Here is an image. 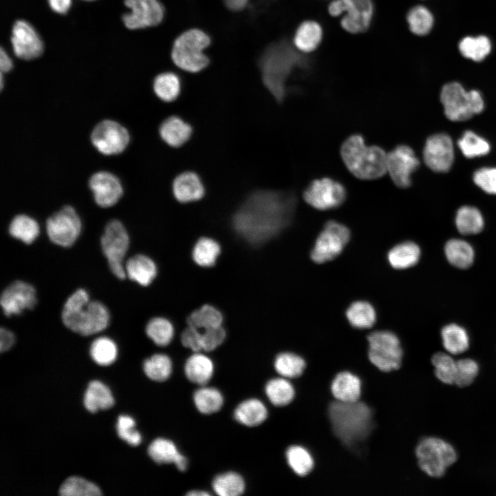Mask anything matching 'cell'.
<instances>
[{"instance_id":"1","label":"cell","mask_w":496,"mask_h":496,"mask_svg":"<svg viewBox=\"0 0 496 496\" xmlns=\"http://www.w3.org/2000/svg\"><path fill=\"white\" fill-rule=\"evenodd\" d=\"M296 203V197L291 192L254 191L234 214L233 227L247 242L259 245L289 224Z\"/></svg>"},{"instance_id":"2","label":"cell","mask_w":496,"mask_h":496,"mask_svg":"<svg viewBox=\"0 0 496 496\" xmlns=\"http://www.w3.org/2000/svg\"><path fill=\"white\" fill-rule=\"evenodd\" d=\"M328 417L333 434L347 446H355L365 440L373 428V412L360 400L331 402Z\"/></svg>"},{"instance_id":"3","label":"cell","mask_w":496,"mask_h":496,"mask_svg":"<svg viewBox=\"0 0 496 496\" xmlns=\"http://www.w3.org/2000/svg\"><path fill=\"white\" fill-rule=\"evenodd\" d=\"M63 324L82 335H91L105 329L110 320L106 306L91 301L84 289H78L66 300L61 313Z\"/></svg>"},{"instance_id":"4","label":"cell","mask_w":496,"mask_h":496,"mask_svg":"<svg viewBox=\"0 0 496 496\" xmlns=\"http://www.w3.org/2000/svg\"><path fill=\"white\" fill-rule=\"evenodd\" d=\"M340 155L347 169L359 179H378L386 173L387 153L378 145H367L359 134L344 140Z\"/></svg>"},{"instance_id":"5","label":"cell","mask_w":496,"mask_h":496,"mask_svg":"<svg viewBox=\"0 0 496 496\" xmlns=\"http://www.w3.org/2000/svg\"><path fill=\"white\" fill-rule=\"evenodd\" d=\"M299 61L296 53L285 43L269 46L262 54L260 61L262 82L277 102L285 99L287 80Z\"/></svg>"},{"instance_id":"6","label":"cell","mask_w":496,"mask_h":496,"mask_svg":"<svg viewBox=\"0 0 496 496\" xmlns=\"http://www.w3.org/2000/svg\"><path fill=\"white\" fill-rule=\"evenodd\" d=\"M210 43L209 36L204 31L197 28L186 30L174 41L172 59L184 71L200 72L209 63L208 56L203 52Z\"/></svg>"},{"instance_id":"7","label":"cell","mask_w":496,"mask_h":496,"mask_svg":"<svg viewBox=\"0 0 496 496\" xmlns=\"http://www.w3.org/2000/svg\"><path fill=\"white\" fill-rule=\"evenodd\" d=\"M440 101L446 117L452 121L468 120L481 113L484 108V102L479 91H466L457 82H450L442 87Z\"/></svg>"},{"instance_id":"8","label":"cell","mask_w":496,"mask_h":496,"mask_svg":"<svg viewBox=\"0 0 496 496\" xmlns=\"http://www.w3.org/2000/svg\"><path fill=\"white\" fill-rule=\"evenodd\" d=\"M415 456L420 468L427 475L436 478L442 477L457 458L455 448L436 437L421 440L415 448Z\"/></svg>"},{"instance_id":"9","label":"cell","mask_w":496,"mask_h":496,"mask_svg":"<svg viewBox=\"0 0 496 496\" xmlns=\"http://www.w3.org/2000/svg\"><path fill=\"white\" fill-rule=\"evenodd\" d=\"M368 358L380 371L389 373L400 369L403 350L397 336L389 331H377L367 337Z\"/></svg>"},{"instance_id":"10","label":"cell","mask_w":496,"mask_h":496,"mask_svg":"<svg viewBox=\"0 0 496 496\" xmlns=\"http://www.w3.org/2000/svg\"><path fill=\"white\" fill-rule=\"evenodd\" d=\"M129 245V235L121 222L115 219L109 221L101 236V245L111 271L121 280L126 278L124 259Z\"/></svg>"},{"instance_id":"11","label":"cell","mask_w":496,"mask_h":496,"mask_svg":"<svg viewBox=\"0 0 496 496\" xmlns=\"http://www.w3.org/2000/svg\"><path fill=\"white\" fill-rule=\"evenodd\" d=\"M332 17L344 13L342 28L351 34L363 33L370 27L374 12L372 0H333L328 6Z\"/></svg>"},{"instance_id":"12","label":"cell","mask_w":496,"mask_h":496,"mask_svg":"<svg viewBox=\"0 0 496 496\" xmlns=\"http://www.w3.org/2000/svg\"><path fill=\"white\" fill-rule=\"evenodd\" d=\"M350 231L344 225L329 220L316 240L311 258L316 263H324L337 257L349 242Z\"/></svg>"},{"instance_id":"13","label":"cell","mask_w":496,"mask_h":496,"mask_svg":"<svg viewBox=\"0 0 496 496\" xmlns=\"http://www.w3.org/2000/svg\"><path fill=\"white\" fill-rule=\"evenodd\" d=\"M342 183L329 177L312 180L303 192L304 201L318 210H329L341 205L347 198Z\"/></svg>"},{"instance_id":"14","label":"cell","mask_w":496,"mask_h":496,"mask_svg":"<svg viewBox=\"0 0 496 496\" xmlns=\"http://www.w3.org/2000/svg\"><path fill=\"white\" fill-rule=\"evenodd\" d=\"M45 227L48 236L54 244L68 247L79 236L82 225L75 209L66 205L47 219Z\"/></svg>"},{"instance_id":"15","label":"cell","mask_w":496,"mask_h":496,"mask_svg":"<svg viewBox=\"0 0 496 496\" xmlns=\"http://www.w3.org/2000/svg\"><path fill=\"white\" fill-rule=\"evenodd\" d=\"M90 139L99 152L113 155L122 152L126 148L130 142V134L120 123L104 120L94 127Z\"/></svg>"},{"instance_id":"16","label":"cell","mask_w":496,"mask_h":496,"mask_svg":"<svg viewBox=\"0 0 496 496\" xmlns=\"http://www.w3.org/2000/svg\"><path fill=\"white\" fill-rule=\"evenodd\" d=\"M420 161L414 151L406 145H399L386 155V172L396 187L408 188L411 175L417 170Z\"/></svg>"},{"instance_id":"17","label":"cell","mask_w":496,"mask_h":496,"mask_svg":"<svg viewBox=\"0 0 496 496\" xmlns=\"http://www.w3.org/2000/svg\"><path fill=\"white\" fill-rule=\"evenodd\" d=\"M125 5L130 12L122 19L130 30L157 25L164 17V8L158 0H125Z\"/></svg>"},{"instance_id":"18","label":"cell","mask_w":496,"mask_h":496,"mask_svg":"<svg viewBox=\"0 0 496 496\" xmlns=\"http://www.w3.org/2000/svg\"><path fill=\"white\" fill-rule=\"evenodd\" d=\"M423 158L426 166L433 172H448L454 161V147L451 138L444 133L430 136L425 143Z\"/></svg>"},{"instance_id":"19","label":"cell","mask_w":496,"mask_h":496,"mask_svg":"<svg viewBox=\"0 0 496 496\" xmlns=\"http://www.w3.org/2000/svg\"><path fill=\"white\" fill-rule=\"evenodd\" d=\"M10 40L14 54L21 59L38 58L44 50L38 32L30 23L23 19L14 22Z\"/></svg>"},{"instance_id":"20","label":"cell","mask_w":496,"mask_h":496,"mask_svg":"<svg viewBox=\"0 0 496 496\" xmlns=\"http://www.w3.org/2000/svg\"><path fill=\"white\" fill-rule=\"evenodd\" d=\"M37 302V293L34 287L21 280H15L10 283L1 295V307L7 317L19 315L27 309H32Z\"/></svg>"},{"instance_id":"21","label":"cell","mask_w":496,"mask_h":496,"mask_svg":"<svg viewBox=\"0 0 496 496\" xmlns=\"http://www.w3.org/2000/svg\"><path fill=\"white\" fill-rule=\"evenodd\" d=\"M96 203L101 207L114 205L123 194V187L118 178L108 172H98L89 180Z\"/></svg>"},{"instance_id":"22","label":"cell","mask_w":496,"mask_h":496,"mask_svg":"<svg viewBox=\"0 0 496 496\" xmlns=\"http://www.w3.org/2000/svg\"><path fill=\"white\" fill-rule=\"evenodd\" d=\"M172 187L174 198L182 203L197 201L205 194L200 178L193 172H184L176 176Z\"/></svg>"},{"instance_id":"23","label":"cell","mask_w":496,"mask_h":496,"mask_svg":"<svg viewBox=\"0 0 496 496\" xmlns=\"http://www.w3.org/2000/svg\"><path fill=\"white\" fill-rule=\"evenodd\" d=\"M330 391L335 400L352 402L360 400L362 383L358 376L349 371H340L331 381Z\"/></svg>"},{"instance_id":"24","label":"cell","mask_w":496,"mask_h":496,"mask_svg":"<svg viewBox=\"0 0 496 496\" xmlns=\"http://www.w3.org/2000/svg\"><path fill=\"white\" fill-rule=\"evenodd\" d=\"M159 134L162 140L172 147H179L191 137L192 126L180 117L171 116L160 125Z\"/></svg>"},{"instance_id":"25","label":"cell","mask_w":496,"mask_h":496,"mask_svg":"<svg viewBox=\"0 0 496 496\" xmlns=\"http://www.w3.org/2000/svg\"><path fill=\"white\" fill-rule=\"evenodd\" d=\"M126 276L141 286H148L156 276L154 262L148 256L137 254L125 263Z\"/></svg>"},{"instance_id":"26","label":"cell","mask_w":496,"mask_h":496,"mask_svg":"<svg viewBox=\"0 0 496 496\" xmlns=\"http://www.w3.org/2000/svg\"><path fill=\"white\" fill-rule=\"evenodd\" d=\"M321 25L315 21L307 20L302 22L293 37V45L296 50L303 53H309L319 46L322 39Z\"/></svg>"},{"instance_id":"27","label":"cell","mask_w":496,"mask_h":496,"mask_svg":"<svg viewBox=\"0 0 496 496\" xmlns=\"http://www.w3.org/2000/svg\"><path fill=\"white\" fill-rule=\"evenodd\" d=\"M149 457L158 464H174L177 468L184 466L187 458L180 453L175 444L165 438L154 440L148 447Z\"/></svg>"},{"instance_id":"28","label":"cell","mask_w":496,"mask_h":496,"mask_svg":"<svg viewBox=\"0 0 496 496\" xmlns=\"http://www.w3.org/2000/svg\"><path fill=\"white\" fill-rule=\"evenodd\" d=\"M184 370L189 381L204 386L211 378L214 366L209 357L196 352L187 360Z\"/></svg>"},{"instance_id":"29","label":"cell","mask_w":496,"mask_h":496,"mask_svg":"<svg viewBox=\"0 0 496 496\" xmlns=\"http://www.w3.org/2000/svg\"><path fill=\"white\" fill-rule=\"evenodd\" d=\"M84 406L86 409L95 413L98 410L111 408L114 404L113 395L109 388L98 380L90 382L84 395Z\"/></svg>"},{"instance_id":"30","label":"cell","mask_w":496,"mask_h":496,"mask_svg":"<svg viewBox=\"0 0 496 496\" xmlns=\"http://www.w3.org/2000/svg\"><path fill=\"white\" fill-rule=\"evenodd\" d=\"M265 405L259 400L251 398L242 402L234 411V418L241 424L256 426L262 424L267 417Z\"/></svg>"},{"instance_id":"31","label":"cell","mask_w":496,"mask_h":496,"mask_svg":"<svg viewBox=\"0 0 496 496\" xmlns=\"http://www.w3.org/2000/svg\"><path fill=\"white\" fill-rule=\"evenodd\" d=\"M420 254V249L417 244L406 241L394 246L389 251L387 258L393 268L405 269L417 263Z\"/></svg>"},{"instance_id":"32","label":"cell","mask_w":496,"mask_h":496,"mask_svg":"<svg viewBox=\"0 0 496 496\" xmlns=\"http://www.w3.org/2000/svg\"><path fill=\"white\" fill-rule=\"evenodd\" d=\"M444 254L450 264L459 269L468 268L475 258L473 247L461 239L448 240L444 246Z\"/></svg>"},{"instance_id":"33","label":"cell","mask_w":496,"mask_h":496,"mask_svg":"<svg viewBox=\"0 0 496 496\" xmlns=\"http://www.w3.org/2000/svg\"><path fill=\"white\" fill-rule=\"evenodd\" d=\"M441 336L444 349L451 355L461 354L469 347V336L466 331L457 324L444 326Z\"/></svg>"},{"instance_id":"34","label":"cell","mask_w":496,"mask_h":496,"mask_svg":"<svg viewBox=\"0 0 496 496\" xmlns=\"http://www.w3.org/2000/svg\"><path fill=\"white\" fill-rule=\"evenodd\" d=\"M455 225L462 234H476L481 232L484 228V218L476 207L462 206L457 211Z\"/></svg>"},{"instance_id":"35","label":"cell","mask_w":496,"mask_h":496,"mask_svg":"<svg viewBox=\"0 0 496 496\" xmlns=\"http://www.w3.org/2000/svg\"><path fill=\"white\" fill-rule=\"evenodd\" d=\"M8 231L13 238L29 245L37 239L40 229L34 218L25 214H19L12 220Z\"/></svg>"},{"instance_id":"36","label":"cell","mask_w":496,"mask_h":496,"mask_svg":"<svg viewBox=\"0 0 496 496\" xmlns=\"http://www.w3.org/2000/svg\"><path fill=\"white\" fill-rule=\"evenodd\" d=\"M461 54L474 61H482L490 54L492 44L484 36H467L462 39L458 45Z\"/></svg>"},{"instance_id":"37","label":"cell","mask_w":496,"mask_h":496,"mask_svg":"<svg viewBox=\"0 0 496 496\" xmlns=\"http://www.w3.org/2000/svg\"><path fill=\"white\" fill-rule=\"evenodd\" d=\"M153 89L158 99L165 102H172L180 93L181 82L175 73L165 72L155 77Z\"/></svg>"},{"instance_id":"38","label":"cell","mask_w":496,"mask_h":496,"mask_svg":"<svg viewBox=\"0 0 496 496\" xmlns=\"http://www.w3.org/2000/svg\"><path fill=\"white\" fill-rule=\"evenodd\" d=\"M265 393L274 406H284L293 401L295 389L287 378L280 377L273 378L267 383Z\"/></svg>"},{"instance_id":"39","label":"cell","mask_w":496,"mask_h":496,"mask_svg":"<svg viewBox=\"0 0 496 496\" xmlns=\"http://www.w3.org/2000/svg\"><path fill=\"white\" fill-rule=\"evenodd\" d=\"M274 368L281 377L287 379L296 378L303 374L306 368V362L298 354L283 352L276 356Z\"/></svg>"},{"instance_id":"40","label":"cell","mask_w":496,"mask_h":496,"mask_svg":"<svg viewBox=\"0 0 496 496\" xmlns=\"http://www.w3.org/2000/svg\"><path fill=\"white\" fill-rule=\"evenodd\" d=\"M346 316L351 325L358 329L371 328L376 320L373 307L366 301L353 302L347 309Z\"/></svg>"},{"instance_id":"41","label":"cell","mask_w":496,"mask_h":496,"mask_svg":"<svg viewBox=\"0 0 496 496\" xmlns=\"http://www.w3.org/2000/svg\"><path fill=\"white\" fill-rule=\"evenodd\" d=\"M194 402L201 413L211 414L221 409L224 400L222 393L217 389L202 386L194 392Z\"/></svg>"},{"instance_id":"42","label":"cell","mask_w":496,"mask_h":496,"mask_svg":"<svg viewBox=\"0 0 496 496\" xmlns=\"http://www.w3.org/2000/svg\"><path fill=\"white\" fill-rule=\"evenodd\" d=\"M214 492L220 496H238L245 489L242 477L234 472H227L217 475L212 482Z\"/></svg>"},{"instance_id":"43","label":"cell","mask_w":496,"mask_h":496,"mask_svg":"<svg viewBox=\"0 0 496 496\" xmlns=\"http://www.w3.org/2000/svg\"><path fill=\"white\" fill-rule=\"evenodd\" d=\"M286 459L291 470L300 477L307 476L314 466L313 457L301 446H289L286 451Z\"/></svg>"},{"instance_id":"44","label":"cell","mask_w":496,"mask_h":496,"mask_svg":"<svg viewBox=\"0 0 496 496\" xmlns=\"http://www.w3.org/2000/svg\"><path fill=\"white\" fill-rule=\"evenodd\" d=\"M223 320L222 313L209 304L202 306L193 311L187 318L189 326L200 330L220 327Z\"/></svg>"},{"instance_id":"45","label":"cell","mask_w":496,"mask_h":496,"mask_svg":"<svg viewBox=\"0 0 496 496\" xmlns=\"http://www.w3.org/2000/svg\"><path fill=\"white\" fill-rule=\"evenodd\" d=\"M406 20L411 32L417 36L428 34L434 23L431 12L422 5L411 8L408 12Z\"/></svg>"},{"instance_id":"46","label":"cell","mask_w":496,"mask_h":496,"mask_svg":"<svg viewBox=\"0 0 496 496\" xmlns=\"http://www.w3.org/2000/svg\"><path fill=\"white\" fill-rule=\"evenodd\" d=\"M143 370L149 379L156 382L165 381L172 374V360L167 355L154 354L144 361Z\"/></svg>"},{"instance_id":"47","label":"cell","mask_w":496,"mask_h":496,"mask_svg":"<svg viewBox=\"0 0 496 496\" xmlns=\"http://www.w3.org/2000/svg\"><path fill=\"white\" fill-rule=\"evenodd\" d=\"M220 253V247L216 241L203 237L194 245L192 256L197 265L205 267L214 265Z\"/></svg>"},{"instance_id":"48","label":"cell","mask_w":496,"mask_h":496,"mask_svg":"<svg viewBox=\"0 0 496 496\" xmlns=\"http://www.w3.org/2000/svg\"><path fill=\"white\" fill-rule=\"evenodd\" d=\"M92 360L102 366L113 363L117 356V347L110 338L102 336L96 338L91 344L90 349Z\"/></svg>"},{"instance_id":"49","label":"cell","mask_w":496,"mask_h":496,"mask_svg":"<svg viewBox=\"0 0 496 496\" xmlns=\"http://www.w3.org/2000/svg\"><path fill=\"white\" fill-rule=\"evenodd\" d=\"M444 352H437L431 358L436 378L442 383L453 384L455 383L457 361L451 355Z\"/></svg>"},{"instance_id":"50","label":"cell","mask_w":496,"mask_h":496,"mask_svg":"<svg viewBox=\"0 0 496 496\" xmlns=\"http://www.w3.org/2000/svg\"><path fill=\"white\" fill-rule=\"evenodd\" d=\"M145 331L156 344L162 347L169 344L174 334L171 322L161 317L151 319L146 325Z\"/></svg>"},{"instance_id":"51","label":"cell","mask_w":496,"mask_h":496,"mask_svg":"<svg viewBox=\"0 0 496 496\" xmlns=\"http://www.w3.org/2000/svg\"><path fill=\"white\" fill-rule=\"evenodd\" d=\"M61 496H99L100 488L94 484L79 477L67 478L59 488Z\"/></svg>"},{"instance_id":"52","label":"cell","mask_w":496,"mask_h":496,"mask_svg":"<svg viewBox=\"0 0 496 496\" xmlns=\"http://www.w3.org/2000/svg\"><path fill=\"white\" fill-rule=\"evenodd\" d=\"M458 147L464 156L471 158L484 156L490 152L489 143L475 132H464L457 142Z\"/></svg>"},{"instance_id":"53","label":"cell","mask_w":496,"mask_h":496,"mask_svg":"<svg viewBox=\"0 0 496 496\" xmlns=\"http://www.w3.org/2000/svg\"><path fill=\"white\" fill-rule=\"evenodd\" d=\"M479 373V365L471 358L457 361L455 383L459 387H465L473 383Z\"/></svg>"},{"instance_id":"54","label":"cell","mask_w":496,"mask_h":496,"mask_svg":"<svg viewBox=\"0 0 496 496\" xmlns=\"http://www.w3.org/2000/svg\"><path fill=\"white\" fill-rule=\"evenodd\" d=\"M135 422L128 415L118 417L116 429L120 438L132 446H138L141 442V435L135 428Z\"/></svg>"},{"instance_id":"55","label":"cell","mask_w":496,"mask_h":496,"mask_svg":"<svg viewBox=\"0 0 496 496\" xmlns=\"http://www.w3.org/2000/svg\"><path fill=\"white\" fill-rule=\"evenodd\" d=\"M475 183L485 192L496 194V168L483 167L473 174Z\"/></svg>"},{"instance_id":"56","label":"cell","mask_w":496,"mask_h":496,"mask_svg":"<svg viewBox=\"0 0 496 496\" xmlns=\"http://www.w3.org/2000/svg\"><path fill=\"white\" fill-rule=\"evenodd\" d=\"M200 331L202 350L205 351L214 350L225 339V331L221 326Z\"/></svg>"},{"instance_id":"57","label":"cell","mask_w":496,"mask_h":496,"mask_svg":"<svg viewBox=\"0 0 496 496\" xmlns=\"http://www.w3.org/2000/svg\"><path fill=\"white\" fill-rule=\"evenodd\" d=\"M182 344L192 351L198 352L202 350L201 331L189 326L181 335Z\"/></svg>"},{"instance_id":"58","label":"cell","mask_w":496,"mask_h":496,"mask_svg":"<svg viewBox=\"0 0 496 496\" xmlns=\"http://www.w3.org/2000/svg\"><path fill=\"white\" fill-rule=\"evenodd\" d=\"M15 342L14 333L6 328L0 330V351L1 353L8 351Z\"/></svg>"},{"instance_id":"59","label":"cell","mask_w":496,"mask_h":496,"mask_svg":"<svg viewBox=\"0 0 496 496\" xmlns=\"http://www.w3.org/2000/svg\"><path fill=\"white\" fill-rule=\"evenodd\" d=\"M50 8L59 14H65L70 8L72 0H48Z\"/></svg>"},{"instance_id":"60","label":"cell","mask_w":496,"mask_h":496,"mask_svg":"<svg viewBox=\"0 0 496 496\" xmlns=\"http://www.w3.org/2000/svg\"><path fill=\"white\" fill-rule=\"evenodd\" d=\"M13 67L12 61L7 52L1 48L0 50V70L2 73L10 72Z\"/></svg>"},{"instance_id":"61","label":"cell","mask_w":496,"mask_h":496,"mask_svg":"<svg viewBox=\"0 0 496 496\" xmlns=\"http://www.w3.org/2000/svg\"><path fill=\"white\" fill-rule=\"evenodd\" d=\"M249 0H224L225 5L231 10L239 11L244 9Z\"/></svg>"},{"instance_id":"62","label":"cell","mask_w":496,"mask_h":496,"mask_svg":"<svg viewBox=\"0 0 496 496\" xmlns=\"http://www.w3.org/2000/svg\"><path fill=\"white\" fill-rule=\"evenodd\" d=\"M210 495L208 492L204 491V490H191L189 493H187V495L189 496H207Z\"/></svg>"},{"instance_id":"63","label":"cell","mask_w":496,"mask_h":496,"mask_svg":"<svg viewBox=\"0 0 496 496\" xmlns=\"http://www.w3.org/2000/svg\"><path fill=\"white\" fill-rule=\"evenodd\" d=\"M85 1H94V0H85Z\"/></svg>"}]
</instances>
